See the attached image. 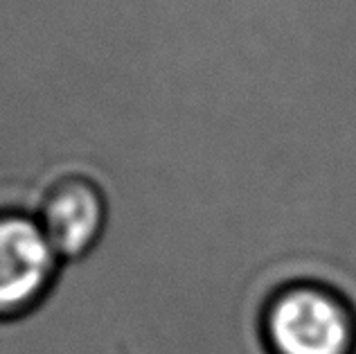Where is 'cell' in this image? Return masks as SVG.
Here are the masks:
<instances>
[{
  "mask_svg": "<svg viewBox=\"0 0 356 354\" xmlns=\"http://www.w3.org/2000/svg\"><path fill=\"white\" fill-rule=\"evenodd\" d=\"M61 264L36 214L0 212V321L34 312L52 291Z\"/></svg>",
  "mask_w": 356,
  "mask_h": 354,
  "instance_id": "obj_2",
  "label": "cell"
},
{
  "mask_svg": "<svg viewBox=\"0 0 356 354\" xmlns=\"http://www.w3.org/2000/svg\"><path fill=\"white\" fill-rule=\"evenodd\" d=\"M261 334L270 354H354L356 314L323 284H291L268 300Z\"/></svg>",
  "mask_w": 356,
  "mask_h": 354,
  "instance_id": "obj_1",
  "label": "cell"
},
{
  "mask_svg": "<svg viewBox=\"0 0 356 354\" xmlns=\"http://www.w3.org/2000/svg\"><path fill=\"white\" fill-rule=\"evenodd\" d=\"M111 206L106 190L90 172L59 176L43 194L36 219L61 262H77L106 235Z\"/></svg>",
  "mask_w": 356,
  "mask_h": 354,
  "instance_id": "obj_3",
  "label": "cell"
}]
</instances>
